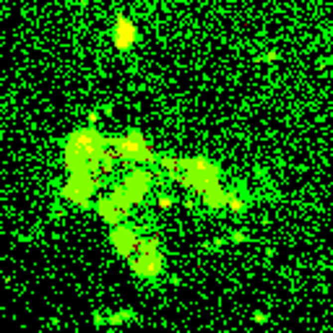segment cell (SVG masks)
<instances>
[{"mask_svg":"<svg viewBox=\"0 0 333 333\" xmlns=\"http://www.w3.org/2000/svg\"><path fill=\"white\" fill-rule=\"evenodd\" d=\"M247 239H250V237H247L245 232H234L232 237H229V242H247Z\"/></svg>","mask_w":333,"mask_h":333,"instance_id":"cell-11","label":"cell"},{"mask_svg":"<svg viewBox=\"0 0 333 333\" xmlns=\"http://www.w3.org/2000/svg\"><path fill=\"white\" fill-rule=\"evenodd\" d=\"M138 234H135V229H130V226H125V224H114L112 226V232H110V242H112V247L117 250V255H122V258H130L133 252H135V247H138Z\"/></svg>","mask_w":333,"mask_h":333,"instance_id":"cell-4","label":"cell"},{"mask_svg":"<svg viewBox=\"0 0 333 333\" xmlns=\"http://www.w3.org/2000/svg\"><path fill=\"white\" fill-rule=\"evenodd\" d=\"M201 195H203V203L209 206V209H226V201H229V195H232V193H226L224 188H219L214 182V185H209Z\"/></svg>","mask_w":333,"mask_h":333,"instance_id":"cell-5","label":"cell"},{"mask_svg":"<svg viewBox=\"0 0 333 333\" xmlns=\"http://www.w3.org/2000/svg\"><path fill=\"white\" fill-rule=\"evenodd\" d=\"M226 209H229V214H245V201H239L237 195H229Z\"/></svg>","mask_w":333,"mask_h":333,"instance_id":"cell-8","label":"cell"},{"mask_svg":"<svg viewBox=\"0 0 333 333\" xmlns=\"http://www.w3.org/2000/svg\"><path fill=\"white\" fill-rule=\"evenodd\" d=\"M151 180H154L151 172H146V169H133L130 175L125 177L120 193L125 195V201H128V203H141V201L146 198L148 188H151Z\"/></svg>","mask_w":333,"mask_h":333,"instance_id":"cell-3","label":"cell"},{"mask_svg":"<svg viewBox=\"0 0 333 333\" xmlns=\"http://www.w3.org/2000/svg\"><path fill=\"white\" fill-rule=\"evenodd\" d=\"M130 320H135V313H133V310H120L117 315H110L107 323H110V326H122V323H130Z\"/></svg>","mask_w":333,"mask_h":333,"instance_id":"cell-7","label":"cell"},{"mask_svg":"<svg viewBox=\"0 0 333 333\" xmlns=\"http://www.w3.org/2000/svg\"><path fill=\"white\" fill-rule=\"evenodd\" d=\"M133 42H135V26L130 24V21L120 18L117 21V31H114V44H117L120 50H128Z\"/></svg>","mask_w":333,"mask_h":333,"instance_id":"cell-6","label":"cell"},{"mask_svg":"<svg viewBox=\"0 0 333 333\" xmlns=\"http://www.w3.org/2000/svg\"><path fill=\"white\" fill-rule=\"evenodd\" d=\"M114 151H117V156H125L130 162H154L156 159L141 133H128L125 138L114 141Z\"/></svg>","mask_w":333,"mask_h":333,"instance_id":"cell-2","label":"cell"},{"mask_svg":"<svg viewBox=\"0 0 333 333\" xmlns=\"http://www.w3.org/2000/svg\"><path fill=\"white\" fill-rule=\"evenodd\" d=\"M268 320H271V315L266 310H255V313H252V323H268Z\"/></svg>","mask_w":333,"mask_h":333,"instance_id":"cell-9","label":"cell"},{"mask_svg":"<svg viewBox=\"0 0 333 333\" xmlns=\"http://www.w3.org/2000/svg\"><path fill=\"white\" fill-rule=\"evenodd\" d=\"M172 203H175V201H172V198H167V195H162V198H156V206H159V209H162V211L172 209Z\"/></svg>","mask_w":333,"mask_h":333,"instance_id":"cell-10","label":"cell"},{"mask_svg":"<svg viewBox=\"0 0 333 333\" xmlns=\"http://www.w3.org/2000/svg\"><path fill=\"white\" fill-rule=\"evenodd\" d=\"M128 263L138 279H156L164 271V255L154 239H138V247L128 258Z\"/></svg>","mask_w":333,"mask_h":333,"instance_id":"cell-1","label":"cell"}]
</instances>
